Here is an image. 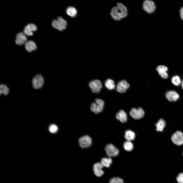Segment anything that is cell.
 <instances>
[{
    "label": "cell",
    "mask_w": 183,
    "mask_h": 183,
    "mask_svg": "<svg viewBox=\"0 0 183 183\" xmlns=\"http://www.w3.org/2000/svg\"><path fill=\"white\" fill-rule=\"evenodd\" d=\"M110 14L113 20L119 21L127 16L128 10L126 6L121 3H118L116 6L112 8Z\"/></svg>",
    "instance_id": "cell-1"
},
{
    "label": "cell",
    "mask_w": 183,
    "mask_h": 183,
    "mask_svg": "<svg viewBox=\"0 0 183 183\" xmlns=\"http://www.w3.org/2000/svg\"><path fill=\"white\" fill-rule=\"evenodd\" d=\"M67 25L66 21L60 17H58L57 20H54L52 22L53 27L60 31L64 30L66 28Z\"/></svg>",
    "instance_id": "cell-2"
},
{
    "label": "cell",
    "mask_w": 183,
    "mask_h": 183,
    "mask_svg": "<svg viewBox=\"0 0 183 183\" xmlns=\"http://www.w3.org/2000/svg\"><path fill=\"white\" fill-rule=\"evenodd\" d=\"M95 102L92 103L90 106L91 110L95 113L97 114L102 112L104 105L103 100L99 99H97Z\"/></svg>",
    "instance_id": "cell-3"
},
{
    "label": "cell",
    "mask_w": 183,
    "mask_h": 183,
    "mask_svg": "<svg viewBox=\"0 0 183 183\" xmlns=\"http://www.w3.org/2000/svg\"><path fill=\"white\" fill-rule=\"evenodd\" d=\"M32 82L33 87L34 89H40L43 85L44 79L42 75L40 74H37L33 78Z\"/></svg>",
    "instance_id": "cell-4"
},
{
    "label": "cell",
    "mask_w": 183,
    "mask_h": 183,
    "mask_svg": "<svg viewBox=\"0 0 183 183\" xmlns=\"http://www.w3.org/2000/svg\"><path fill=\"white\" fill-rule=\"evenodd\" d=\"M144 10L148 13H152L155 11L156 7L154 2L151 0H145L143 3Z\"/></svg>",
    "instance_id": "cell-5"
},
{
    "label": "cell",
    "mask_w": 183,
    "mask_h": 183,
    "mask_svg": "<svg viewBox=\"0 0 183 183\" xmlns=\"http://www.w3.org/2000/svg\"><path fill=\"white\" fill-rule=\"evenodd\" d=\"M171 139L175 144L181 145L183 144V134L180 131H177L172 136Z\"/></svg>",
    "instance_id": "cell-6"
},
{
    "label": "cell",
    "mask_w": 183,
    "mask_h": 183,
    "mask_svg": "<svg viewBox=\"0 0 183 183\" xmlns=\"http://www.w3.org/2000/svg\"><path fill=\"white\" fill-rule=\"evenodd\" d=\"M130 114L131 116L135 119H140L144 116V112L141 108L137 109L135 108H132L130 112Z\"/></svg>",
    "instance_id": "cell-7"
},
{
    "label": "cell",
    "mask_w": 183,
    "mask_h": 183,
    "mask_svg": "<svg viewBox=\"0 0 183 183\" xmlns=\"http://www.w3.org/2000/svg\"><path fill=\"white\" fill-rule=\"evenodd\" d=\"M89 85L92 92L96 93L99 92L102 87L101 82L98 80H95L90 81L89 83Z\"/></svg>",
    "instance_id": "cell-8"
},
{
    "label": "cell",
    "mask_w": 183,
    "mask_h": 183,
    "mask_svg": "<svg viewBox=\"0 0 183 183\" xmlns=\"http://www.w3.org/2000/svg\"><path fill=\"white\" fill-rule=\"evenodd\" d=\"M105 150L107 155L109 157L117 156L119 152L118 150L112 144L107 145Z\"/></svg>",
    "instance_id": "cell-9"
},
{
    "label": "cell",
    "mask_w": 183,
    "mask_h": 183,
    "mask_svg": "<svg viewBox=\"0 0 183 183\" xmlns=\"http://www.w3.org/2000/svg\"><path fill=\"white\" fill-rule=\"evenodd\" d=\"M79 142L80 147L82 148H86L89 147L92 143L91 138L87 135L83 136L80 138Z\"/></svg>",
    "instance_id": "cell-10"
},
{
    "label": "cell",
    "mask_w": 183,
    "mask_h": 183,
    "mask_svg": "<svg viewBox=\"0 0 183 183\" xmlns=\"http://www.w3.org/2000/svg\"><path fill=\"white\" fill-rule=\"evenodd\" d=\"M129 83L125 80H123L119 82L116 86V90L120 93L125 92L129 87Z\"/></svg>",
    "instance_id": "cell-11"
},
{
    "label": "cell",
    "mask_w": 183,
    "mask_h": 183,
    "mask_svg": "<svg viewBox=\"0 0 183 183\" xmlns=\"http://www.w3.org/2000/svg\"><path fill=\"white\" fill-rule=\"evenodd\" d=\"M165 96L166 99L170 101H176L179 98V94L174 90L167 92L165 93Z\"/></svg>",
    "instance_id": "cell-12"
},
{
    "label": "cell",
    "mask_w": 183,
    "mask_h": 183,
    "mask_svg": "<svg viewBox=\"0 0 183 183\" xmlns=\"http://www.w3.org/2000/svg\"><path fill=\"white\" fill-rule=\"evenodd\" d=\"M37 29V26L35 24L30 23L24 27L23 33L26 36H31L33 35V32L36 31Z\"/></svg>",
    "instance_id": "cell-13"
},
{
    "label": "cell",
    "mask_w": 183,
    "mask_h": 183,
    "mask_svg": "<svg viewBox=\"0 0 183 183\" xmlns=\"http://www.w3.org/2000/svg\"><path fill=\"white\" fill-rule=\"evenodd\" d=\"M27 41L26 35L24 33L21 32L17 35L15 43L17 44L23 45L25 44Z\"/></svg>",
    "instance_id": "cell-14"
},
{
    "label": "cell",
    "mask_w": 183,
    "mask_h": 183,
    "mask_svg": "<svg viewBox=\"0 0 183 183\" xmlns=\"http://www.w3.org/2000/svg\"><path fill=\"white\" fill-rule=\"evenodd\" d=\"M156 70L159 75L163 79H166L168 78V75L167 72L168 68L163 65H160L157 67Z\"/></svg>",
    "instance_id": "cell-15"
},
{
    "label": "cell",
    "mask_w": 183,
    "mask_h": 183,
    "mask_svg": "<svg viewBox=\"0 0 183 183\" xmlns=\"http://www.w3.org/2000/svg\"><path fill=\"white\" fill-rule=\"evenodd\" d=\"M103 166L101 162H98L94 165L93 170L95 174L98 177H101L104 174V172L102 170Z\"/></svg>",
    "instance_id": "cell-16"
},
{
    "label": "cell",
    "mask_w": 183,
    "mask_h": 183,
    "mask_svg": "<svg viewBox=\"0 0 183 183\" xmlns=\"http://www.w3.org/2000/svg\"><path fill=\"white\" fill-rule=\"evenodd\" d=\"M117 119L122 123H125L127 120V115L124 110H121L117 112L116 115Z\"/></svg>",
    "instance_id": "cell-17"
},
{
    "label": "cell",
    "mask_w": 183,
    "mask_h": 183,
    "mask_svg": "<svg viewBox=\"0 0 183 183\" xmlns=\"http://www.w3.org/2000/svg\"><path fill=\"white\" fill-rule=\"evenodd\" d=\"M25 48L28 52H31L37 49V46L35 43L33 41H27L25 44Z\"/></svg>",
    "instance_id": "cell-18"
},
{
    "label": "cell",
    "mask_w": 183,
    "mask_h": 183,
    "mask_svg": "<svg viewBox=\"0 0 183 183\" xmlns=\"http://www.w3.org/2000/svg\"><path fill=\"white\" fill-rule=\"evenodd\" d=\"M156 130L158 131H162L165 126L166 123L162 119H160L156 124Z\"/></svg>",
    "instance_id": "cell-19"
},
{
    "label": "cell",
    "mask_w": 183,
    "mask_h": 183,
    "mask_svg": "<svg viewBox=\"0 0 183 183\" xmlns=\"http://www.w3.org/2000/svg\"><path fill=\"white\" fill-rule=\"evenodd\" d=\"M135 137L134 133L130 130H126L125 132V137L128 141H131L133 140Z\"/></svg>",
    "instance_id": "cell-20"
},
{
    "label": "cell",
    "mask_w": 183,
    "mask_h": 183,
    "mask_svg": "<svg viewBox=\"0 0 183 183\" xmlns=\"http://www.w3.org/2000/svg\"><path fill=\"white\" fill-rule=\"evenodd\" d=\"M105 85L108 89L112 90L115 88V85L114 81L111 79H107L105 83Z\"/></svg>",
    "instance_id": "cell-21"
},
{
    "label": "cell",
    "mask_w": 183,
    "mask_h": 183,
    "mask_svg": "<svg viewBox=\"0 0 183 183\" xmlns=\"http://www.w3.org/2000/svg\"><path fill=\"white\" fill-rule=\"evenodd\" d=\"M66 12L70 16L74 17L77 15V11L75 8L72 7H69L67 8Z\"/></svg>",
    "instance_id": "cell-22"
},
{
    "label": "cell",
    "mask_w": 183,
    "mask_h": 183,
    "mask_svg": "<svg viewBox=\"0 0 183 183\" xmlns=\"http://www.w3.org/2000/svg\"><path fill=\"white\" fill-rule=\"evenodd\" d=\"M112 162V160L110 157L103 158H102L101 161V163L103 166L107 167L110 166Z\"/></svg>",
    "instance_id": "cell-23"
},
{
    "label": "cell",
    "mask_w": 183,
    "mask_h": 183,
    "mask_svg": "<svg viewBox=\"0 0 183 183\" xmlns=\"http://www.w3.org/2000/svg\"><path fill=\"white\" fill-rule=\"evenodd\" d=\"M0 95L3 94L5 96L8 95L9 92V89L5 85L2 84L0 85Z\"/></svg>",
    "instance_id": "cell-24"
},
{
    "label": "cell",
    "mask_w": 183,
    "mask_h": 183,
    "mask_svg": "<svg viewBox=\"0 0 183 183\" xmlns=\"http://www.w3.org/2000/svg\"><path fill=\"white\" fill-rule=\"evenodd\" d=\"M123 146L124 149L127 151H130L133 148V146L131 141H127L124 144Z\"/></svg>",
    "instance_id": "cell-25"
},
{
    "label": "cell",
    "mask_w": 183,
    "mask_h": 183,
    "mask_svg": "<svg viewBox=\"0 0 183 183\" xmlns=\"http://www.w3.org/2000/svg\"><path fill=\"white\" fill-rule=\"evenodd\" d=\"M171 82L174 85L178 86L181 84V81L179 76L178 75H175L172 77L171 79Z\"/></svg>",
    "instance_id": "cell-26"
},
{
    "label": "cell",
    "mask_w": 183,
    "mask_h": 183,
    "mask_svg": "<svg viewBox=\"0 0 183 183\" xmlns=\"http://www.w3.org/2000/svg\"><path fill=\"white\" fill-rule=\"evenodd\" d=\"M49 130L51 133H55L57 132L58 130V128L56 125L52 124L49 126Z\"/></svg>",
    "instance_id": "cell-27"
},
{
    "label": "cell",
    "mask_w": 183,
    "mask_h": 183,
    "mask_svg": "<svg viewBox=\"0 0 183 183\" xmlns=\"http://www.w3.org/2000/svg\"><path fill=\"white\" fill-rule=\"evenodd\" d=\"M109 183H124L123 180L119 177H114L111 178Z\"/></svg>",
    "instance_id": "cell-28"
},
{
    "label": "cell",
    "mask_w": 183,
    "mask_h": 183,
    "mask_svg": "<svg viewBox=\"0 0 183 183\" xmlns=\"http://www.w3.org/2000/svg\"><path fill=\"white\" fill-rule=\"evenodd\" d=\"M178 183H183V173H179L176 178Z\"/></svg>",
    "instance_id": "cell-29"
},
{
    "label": "cell",
    "mask_w": 183,
    "mask_h": 183,
    "mask_svg": "<svg viewBox=\"0 0 183 183\" xmlns=\"http://www.w3.org/2000/svg\"><path fill=\"white\" fill-rule=\"evenodd\" d=\"M180 16L181 19L183 20V7H182L180 10Z\"/></svg>",
    "instance_id": "cell-30"
},
{
    "label": "cell",
    "mask_w": 183,
    "mask_h": 183,
    "mask_svg": "<svg viewBox=\"0 0 183 183\" xmlns=\"http://www.w3.org/2000/svg\"><path fill=\"white\" fill-rule=\"evenodd\" d=\"M181 87L182 89H183V79L181 81Z\"/></svg>",
    "instance_id": "cell-31"
},
{
    "label": "cell",
    "mask_w": 183,
    "mask_h": 183,
    "mask_svg": "<svg viewBox=\"0 0 183 183\" xmlns=\"http://www.w3.org/2000/svg\"></svg>",
    "instance_id": "cell-32"
}]
</instances>
